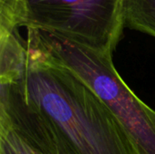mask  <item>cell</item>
<instances>
[{"instance_id":"1","label":"cell","mask_w":155,"mask_h":154,"mask_svg":"<svg viewBox=\"0 0 155 154\" xmlns=\"http://www.w3.org/2000/svg\"><path fill=\"white\" fill-rule=\"evenodd\" d=\"M0 127L44 154H140L84 82L26 41L0 50Z\"/></svg>"},{"instance_id":"2","label":"cell","mask_w":155,"mask_h":154,"mask_svg":"<svg viewBox=\"0 0 155 154\" xmlns=\"http://www.w3.org/2000/svg\"><path fill=\"white\" fill-rule=\"evenodd\" d=\"M26 31L27 44L84 82L121 123L139 153L155 154V111L122 79L112 54L45 30L28 27Z\"/></svg>"},{"instance_id":"3","label":"cell","mask_w":155,"mask_h":154,"mask_svg":"<svg viewBox=\"0 0 155 154\" xmlns=\"http://www.w3.org/2000/svg\"><path fill=\"white\" fill-rule=\"evenodd\" d=\"M123 2L0 0V34L38 28L113 54L125 26Z\"/></svg>"},{"instance_id":"4","label":"cell","mask_w":155,"mask_h":154,"mask_svg":"<svg viewBox=\"0 0 155 154\" xmlns=\"http://www.w3.org/2000/svg\"><path fill=\"white\" fill-rule=\"evenodd\" d=\"M124 25L155 37V0H124Z\"/></svg>"},{"instance_id":"5","label":"cell","mask_w":155,"mask_h":154,"mask_svg":"<svg viewBox=\"0 0 155 154\" xmlns=\"http://www.w3.org/2000/svg\"><path fill=\"white\" fill-rule=\"evenodd\" d=\"M0 154H44L9 128L0 127Z\"/></svg>"}]
</instances>
